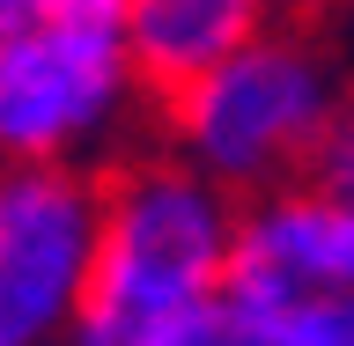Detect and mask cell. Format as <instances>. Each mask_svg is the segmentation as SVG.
<instances>
[{
	"mask_svg": "<svg viewBox=\"0 0 354 346\" xmlns=\"http://www.w3.org/2000/svg\"><path fill=\"white\" fill-rule=\"evenodd\" d=\"M303 192H317V199H332V206H347V214H354V88L339 96L325 140H317V155H310Z\"/></svg>",
	"mask_w": 354,
	"mask_h": 346,
	"instance_id": "cell-8",
	"label": "cell"
},
{
	"mask_svg": "<svg viewBox=\"0 0 354 346\" xmlns=\"http://www.w3.org/2000/svg\"><path fill=\"white\" fill-rule=\"evenodd\" d=\"M96 258V170H0V346L74 325Z\"/></svg>",
	"mask_w": 354,
	"mask_h": 346,
	"instance_id": "cell-5",
	"label": "cell"
},
{
	"mask_svg": "<svg viewBox=\"0 0 354 346\" xmlns=\"http://www.w3.org/2000/svg\"><path fill=\"white\" fill-rule=\"evenodd\" d=\"M52 15H59V0H0V52L22 44L30 30H44Z\"/></svg>",
	"mask_w": 354,
	"mask_h": 346,
	"instance_id": "cell-9",
	"label": "cell"
},
{
	"mask_svg": "<svg viewBox=\"0 0 354 346\" xmlns=\"http://www.w3.org/2000/svg\"><path fill=\"white\" fill-rule=\"evenodd\" d=\"M339 88H332L325 44L310 30H266L259 44H243L229 66H214L207 81L148 110V133L177 162H192L221 199H273L288 184H303L310 155L325 140Z\"/></svg>",
	"mask_w": 354,
	"mask_h": 346,
	"instance_id": "cell-2",
	"label": "cell"
},
{
	"mask_svg": "<svg viewBox=\"0 0 354 346\" xmlns=\"http://www.w3.org/2000/svg\"><path fill=\"white\" fill-rule=\"evenodd\" d=\"M266 22H273V0H133L118 22L133 88L148 96V110L170 104L214 66H229L243 44H259Z\"/></svg>",
	"mask_w": 354,
	"mask_h": 346,
	"instance_id": "cell-6",
	"label": "cell"
},
{
	"mask_svg": "<svg viewBox=\"0 0 354 346\" xmlns=\"http://www.w3.org/2000/svg\"><path fill=\"white\" fill-rule=\"evenodd\" d=\"M236 243V206L177 162L162 140H133L96 162V258L74 325L126 331L214 302Z\"/></svg>",
	"mask_w": 354,
	"mask_h": 346,
	"instance_id": "cell-1",
	"label": "cell"
},
{
	"mask_svg": "<svg viewBox=\"0 0 354 346\" xmlns=\"http://www.w3.org/2000/svg\"><path fill=\"white\" fill-rule=\"evenodd\" d=\"M74 346H273L266 331H251L236 309L221 302H192L177 317H155V325H126V331H96V325H74Z\"/></svg>",
	"mask_w": 354,
	"mask_h": 346,
	"instance_id": "cell-7",
	"label": "cell"
},
{
	"mask_svg": "<svg viewBox=\"0 0 354 346\" xmlns=\"http://www.w3.org/2000/svg\"><path fill=\"white\" fill-rule=\"evenodd\" d=\"M221 302L273 346H354V214L303 184L236 206Z\"/></svg>",
	"mask_w": 354,
	"mask_h": 346,
	"instance_id": "cell-3",
	"label": "cell"
},
{
	"mask_svg": "<svg viewBox=\"0 0 354 346\" xmlns=\"http://www.w3.org/2000/svg\"><path fill=\"white\" fill-rule=\"evenodd\" d=\"M126 30L52 15L0 52V170H52L126 104Z\"/></svg>",
	"mask_w": 354,
	"mask_h": 346,
	"instance_id": "cell-4",
	"label": "cell"
}]
</instances>
